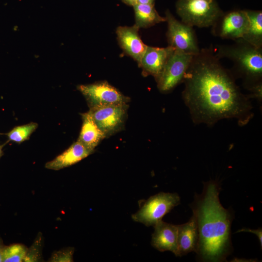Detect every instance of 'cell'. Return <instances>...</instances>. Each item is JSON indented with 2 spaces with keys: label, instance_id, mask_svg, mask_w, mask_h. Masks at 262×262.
I'll use <instances>...</instances> for the list:
<instances>
[{
  "label": "cell",
  "instance_id": "484cf974",
  "mask_svg": "<svg viewBox=\"0 0 262 262\" xmlns=\"http://www.w3.org/2000/svg\"><path fill=\"white\" fill-rule=\"evenodd\" d=\"M154 0H138V3L143 4H154Z\"/></svg>",
  "mask_w": 262,
  "mask_h": 262
},
{
  "label": "cell",
  "instance_id": "9c48e42d",
  "mask_svg": "<svg viewBox=\"0 0 262 262\" xmlns=\"http://www.w3.org/2000/svg\"><path fill=\"white\" fill-rule=\"evenodd\" d=\"M249 20L246 10H236L223 14L211 26V33L223 39L237 40L246 33Z\"/></svg>",
  "mask_w": 262,
  "mask_h": 262
},
{
  "label": "cell",
  "instance_id": "d4e9b609",
  "mask_svg": "<svg viewBox=\"0 0 262 262\" xmlns=\"http://www.w3.org/2000/svg\"><path fill=\"white\" fill-rule=\"evenodd\" d=\"M123 2L125 3L126 4L131 5V6H134L136 4L138 3V0H122Z\"/></svg>",
  "mask_w": 262,
  "mask_h": 262
},
{
  "label": "cell",
  "instance_id": "ac0fdd59",
  "mask_svg": "<svg viewBox=\"0 0 262 262\" xmlns=\"http://www.w3.org/2000/svg\"><path fill=\"white\" fill-rule=\"evenodd\" d=\"M249 23L243 39L250 45L262 48V11L246 10Z\"/></svg>",
  "mask_w": 262,
  "mask_h": 262
},
{
  "label": "cell",
  "instance_id": "7a4b0ae2",
  "mask_svg": "<svg viewBox=\"0 0 262 262\" xmlns=\"http://www.w3.org/2000/svg\"><path fill=\"white\" fill-rule=\"evenodd\" d=\"M201 194H196L190 207L199 233L198 259L203 262L226 261L231 253L232 211L224 208L219 200L220 184L215 180L204 182Z\"/></svg>",
  "mask_w": 262,
  "mask_h": 262
},
{
  "label": "cell",
  "instance_id": "8fae6325",
  "mask_svg": "<svg viewBox=\"0 0 262 262\" xmlns=\"http://www.w3.org/2000/svg\"><path fill=\"white\" fill-rule=\"evenodd\" d=\"M139 29L134 24L131 27L119 26L116 30L120 46L138 65L147 46L141 40L138 33Z\"/></svg>",
  "mask_w": 262,
  "mask_h": 262
},
{
  "label": "cell",
  "instance_id": "4316f807",
  "mask_svg": "<svg viewBox=\"0 0 262 262\" xmlns=\"http://www.w3.org/2000/svg\"><path fill=\"white\" fill-rule=\"evenodd\" d=\"M5 144H3V145H0V158L2 157V156L3 155V150H2V148L3 147H4V146L5 145Z\"/></svg>",
  "mask_w": 262,
  "mask_h": 262
},
{
  "label": "cell",
  "instance_id": "5b68a950",
  "mask_svg": "<svg viewBox=\"0 0 262 262\" xmlns=\"http://www.w3.org/2000/svg\"><path fill=\"white\" fill-rule=\"evenodd\" d=\"M180 202L178 194L160 192L150 196L131 217L146 226H154Z\"/></svg>",
  "mask_w": 262,
  "mask_h": 262
},
{
  "label": "cell",
  "instance_id": "7402d4cb",
  "mask_svg": "<svg viewBox=\"0 0 262 262\" xmlns=\"http://www.w3.org/2000/svg\"><path fill=\"white\" fill-rule=\"evenodd\" d=\"M74 248L68 247L54 251L48 261L50 262H73V256Z\"/></svg>",
  "mask_w": 262,
  "mask_h": 262
},
{
  "label": "cell",
  "instance_id": "5bb4252c",
  "mask_svg": "<svg viewBox=\"0 0 262 262\" xmlns=\"http://www.w3.org/2000/svg\"><path fill=\"white\" fill-rule=\"evenodd\" d=\"M177 257H181L192 252H196L199 238L198 228L195 216L184 224L178 225Z\"/></svg>",
  "mask_w": 262,
  "mask_h": 262
},
{
  "label": "cell",
  "instance_id": "4fadbf2b",
  "mask_svg": "<svg viewBox=\"0 0 262 262\" xmlns=\"http://www.w3.org/2000/svg\"><path fill=\"white\" fill-rule=\"evenodd\" d=\"M151 244L161 252L170 251L176 254L177 249L178 225L161 220L153 226Z\"/></svg>",
  "mask_w": 262,
  "mask_h": 262
},
{
  "label": "cell",
  "instance_id": "6da1fadb",
  "mask_svg": "<svg viewBox=\"0 0 262 262\" xmlns=\"http://www.w3.org/2000/svg\"><path fill=\"white\" fill-rule=\"evenodd\" d=\"M220 60L212 46L193 56L183 81V99L195 123L210 126L235 118L245 126L253 116L250 98L241 91L232 72Z\"/></svg>",
  "mask_w": 262,
  "mask_h": 262
},
{
  "label": "cell",
  "instance_id": "30bf717a",
  "mask_svg": "<svg viewBox=\"0 0 262 262\" xmlns=\"http://www.w3.org/2000/svg\"><path fill=\"white\" fill-rule=\"evenodd\" d=\"M127 104H121L90 108L88 112L107 137L119 131L123 127L127 117Z\"/></svg>",
  "mask_w": 262,
  "mask_h": 262
},
{
  "label": "cell",
  "instance_id": "ffe728a7",
  "mask_svg": "<svg viewBox=\"0 0 262 262\" xmlns=\"http://www.w3.org/2000/svg\"><path fill=\"white\" fill-rule=\"evenodd\" d=\"M28 247L19 243L5 246L2 254V262H22Z\"/></svg>",
  "mask_w": 262,
  "mask_h": 262
},
{
  "label": "cell",
  "instance_id": "3957f363",
  "mask_svg": "<svg viewBox=\"0 0 262 262\" xmlns=\"http://www.w3.org/2000/svg\"><path fill=\"white\" fill-rule=\"evenodd\" d=\"M229 45H221L214 49L217 57L233 62L235 74L241 78L250 98L259 100L262 97V48H256L240 38Z\"/></svg>",
  "mask_w": 262,
  "mask_h": 262
},
{
  "label": "cell",
  "instance_id": "9a60e30c",
  "mask_svg": "<svg viewBox=\"0 0 262 262\" xmlns=\"http://www.w3.org/2000/svg\"><path fill=\"white\" fill-rule=\"evenodd\" d=\"M94 151L77 140L53 160L47 162L45 167L49 169L59 170L79 162Z\"/></svg>",
  "mask_w": 262,
  "mask_h": 262
},
{
  "label": "cell",
  "instance_id": "603a6c76",
  "mask_svg": "<svg viewBox=\"0 0 262 262\" xmlns=\"http://www.w3.org/2000/svg\"><path fill=\"white\" fill-rule=\"evenodd\" d=\"M250 232L252 233L255 234L258 238V239L260 241L261 248L262 246V229L261 228H259L257 229H252L248 228H243L241 229L238 230L236 232Z\"/></svg>",
  "mask_w": 262,
  "mask_h": 262
},
{
  "label": "cell",
  "instance_id": "d6986e66",
  "mask_svg": "<svg viewBox=\"0 0 262 262\" xmlns=\"http://www.w3.org/2000/svg\"><path fill=\"white\" fill-rule=\"evenodd\" d=\"M37 127V123L31 122L27 124L15 127L6 135L8 137V141L20 144L28 140Z\"/></svg>",
  "mask_w": 262,
  "mask_h": 262
},
{
  "label": "cell",
  "instance_id": "277c9868",
  "mask_svg": "<svg viewBox=\"0 0 262 262\" xmlns=\"http://www.w3.org/2000/svg\"><path fill=\"white\" fill-rule=\"evenodd\" d=\"M176 7L182 22L199 28L212 26L224 13L215 0H178Z\"/></svg>",
  "mask_w": 262,
  "mask_h": 262
},
{
  "label": "cell",
  "instance_id": "7c38bea8",
  "mask_svg": "<svg viewBox=\"0 0 262 262\" xmlns=\"http://www.w3.org/2000/svg\"><path fill=\"white\" fill-rule=\"evenodd\" d=\"M174 50L169 46L157 48L147 46L138 65L144 73L153 76L156 80Z\"/></svg>",
  "mask_w": 262,
  "mask_h": 262
},
{
  "label": "cell",
  "instance_id": "ba28073f",
  "mask_svg": "<svg viewBox=\"0 0 262 262\" xmlns=\"http://www.w3.org/2000/svg\"><path fill=\"white\" fill-rule=\"evenodd\" d=\"M77 89L85 98L90 109L127 104L130 101L129 98L106 81L79 85Z\"/></svg>",
  "mask_w": 262,
  "mask_h": 262
},
{
  "label": "cell",
  "instance_id": "e0dca14e",
  "mask_svg": "<svg viewBox=\"0 0 262 262\" xmlns=\"http://www.w3.org/2000/svg\"><path fill=\"white\" fill-rule=\"evenodd\" d=\"M154 5L137 3L133 6L135 15V25L139 29L149 27L166 21L165 17L159 15Z\"/></svg>",
  "mask_w": 262,
  "mask_h": 262
},
{
  "label": "cell",
  "instance_id": "cb8c5ba5",
  "mask_svg": "<svg viewBox=\"0 0 262 262\" xmlns=\"http://www.w3.org/2000/svg\"><path fill=\"white\" fill-rule=\"evenodd\" d=\"M5 245L3 243V241L0 236V262H2V254Z\"/></svg>",
  "mask_w": 262,
  "mask_h": 262
},
{
  "label": "cell",
  "instance_id": "8992f818",
  "mask_svg": "<svg viewBox=\"0 0 262 262\" xmlns=\"http://www.w3.org/2000/svg\"><path fill=\"white\" fill-rule=\"evenodd\" d=\"M165 18L167 23L168 46L183 53L197 54L200 49L193 27L178 20L168 10Z\"/></svg>",
  "mask_w": 262,
  "mask_h": 262
},
{
  "label": "cell",
  "instance_id": "2e32d148",
  "mask_svg": "<svg viewBox=\"0 0 262 262\" xmlns=\"http://www.w3.org/2000/svg\"><path fill=\"white\" fill-rule=\"evenodd\" d=\"M82 124L78 141L88 148L95 147L105 137L88 112L82 114Z\"/></svg>",
  "mask_w": 262,
  "mask_h": 262
},
{
  "label": "cell",
  "instance_id": "52a82bcc",
  "mask_svg": "<svg viewBox=\"0 0 262 262\" xmlns=\"http://www.w3.org/2000/svg\"><path fill=\"white\" fill-rule=\"evenodd\" d=\"M193 56L174 49L160 75L156 80L158 88L161 92H169L178 84L183 82Z\"/></svg>",
  "mask_w": 262,
  "mask_h": 262
},
{
  "label": "cell",
  "instance_id": "44dd1931",
  "mask_svg": "<svg viewBox=\"0 0 262 262\" xmlns=\"http://www.w3.org/2000/svg\"><path fill=\"white\" fill-rule=\"evenodd\" d=\"M44 245V238L41 232H39L32 245L28 248L26 254L23 260L24 262H43L42 250Z\"/></svg>",
  "mask_w": 262,
  "mask_h": 262
}]
</instances>
